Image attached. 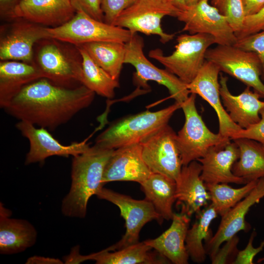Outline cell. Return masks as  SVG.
Wrapping results in <instances>:
<instances>
[{
	"instance_id": "obj_22",
	"label": "cell",
	"mask_w": 264,
	"mask_h": 264,
	"mask_svg": "<svg viewBox=\"0 0 264 264\" xmlns=\"http://www.w3.org/2000/svg\"><path fill=\"white\" fill-rule=\"evenodd\" d=\"M228 78L220 75V94L223 105L231 120L242 129H246L258 122L260 111L264 108L260 95L246 87L238 95H233L227 86Z\"/></svg>"
},
{
	"instance_id": "obj_3",
	"label": "cell",
	"mask_w": 264,
	"mask_h": 264,
	"mask_svg": "<svg viewBox=\"0 0 264 264\" xmlns=\"http://www.w3.org/2000/svg\"><path fill=\"white\" fill-rule=\"evenodd\" d=\"M180 104H174L155 111L146 110L129 115L110 124L96 138L99 147L115 150L133 144H141L168 125Z\"/></svg>"
},
{
	"instance_id": "obj_12",
	"label": "cell",
	"mask_w": 264,
	"mask_h": 264,
	"mask_svg": "<svg viewBox=\"0 0 264 264\" xmlns=\"http://www.w3.org/2000/svg\"><path fill=\"white\" fill-rule=\"evenodd\" d=\"M176 18L184 23L182 31L210 35L218 45H234L238 40L226 17L209 0H199L180 10Z\"/></svg>"
},
{
	"instance_id": "obj_25",
	"label": "cell",
	"mask_w": 264,
	"mask_h": 264,
	"mask_svg": "<svg viewBox=\"0 0 264 264\" xmlns=\"http://www.w3.org/2000/svg\"><path fill=\"white\" fill-rule=\"evenodd\" d=\"M44 74L36 64L17 61H1L0 63V106L5 105L26 85Z\"/></svg>"
},
{
	"instance_id": "obj_44",
	"label": "cell",
	"mask_w": 264,
	"mask_h": 264,
	"mask_svg": "<svg viewBox=\"0 0 264 264\" xmlns=\"http://www.w3.org/2000/svg\"><path fill=\"white\" fill-rule=\"evenodd\" d=\"M21 0H0L1 14L6 15Z\"/></svg>"
},
{
	"instance_id": "obj_9",
	"label": "cell",
	"mask_w": 264,
	"mask_h": 264,
	"mask_svg": "<svg viewBox=\"0 0 264 264\" xmlns=\"http://www.w3.org/2000/svg\"><path fill=\"white\" fill-rule=\"evenodd\" d=\"M205 60L215 64L220 72L252 88L261 97L264 98L261 64L255 53L235 45H217L207 50Z\"/></svg>"
},
{
	"instance_id": "obj_40",
	"label": "cell",
	"mask_w": 264,
	"mask_h": 264,
	"mask_svg": "<svg viewBox=\"0 0 264 264\" xmlns=\"http://www.w3.org/2000/svg\"><path fill=\"white\" fill-rule=\"evenodd\" d=\"M256 235L254 231L251 233L246 247L243 250L239 251L233 264H253V259L255 256L262 251L264 247V243L261 242L258 247L253 245V242Z\"/></svg>"
},
{
	"instance_id": "obj_32",
	"label": "cell",
	"mask_w": 264,
	"mask_h": 264,
	"mask_svg": "<svg viewBox=\"0 0 264 264\" xmlns=\"http://www.w3.org/2000/svg\"><path fill=\"white\" fill-rule=\"evenodd\" d=\"M258 180L250 181L238 188L228 183L205 184L210 196L211 204L218 215L222 217L251 191Z\"/></svg>"
},
{
	"instance_id": "obj_8",
	"label": "cell",
	"mask_w": 264,
	"mask_h": 264,
	"mask_svg": "<svg viewBox=\"0 0 264 264\" xmlns=\"http://www.w3.org/2000/svg\"><path fill=\"white\" fill-rule=\"evenodd\" d=\"M125 46L124 64H131L135 68L133 80L138 87L148 89L147 82L153 81L165 86L176 102L180 104L188 98L191 93L186 84L166 69L156 67L146 58L143 39L137 33L132 35Z\"/></svg>"
},
{
	"instance_id": "obj_31",
	"label": "cell",
	"mask_w": 264,
	"mask_h": 264,
	"mask_svg": "<svg viewBox=\"0 0 264 264\" xmlns=\"http://www.w3.org/2000/svg\"><path fill=\"white\" fill-rule=\"evenodd\" d=\"M76 47L82 57L80 83L102 97L108 99L114 97L115 89L120 86L119 81L114 79L97 65L84 48L79 46Z\"/></svg>"
},
{
	"instance_id": "obj_29",
	"label": "cell",
	"mask_w": 264,
	"mask_h": 264,
	"mask_svg": "<svg viewBox=\"0 0 264 264\" xmlns=\"http://www.w3.org/2000/svg\"><path fill=\"white\" fill-rule=\"evenodd\" d=\"M218 214L211 204L197 214V219L186 235L185 245L189 257L194 263L201 264L206 259V252L203 244L213 236L210 228Z\"/></svg>"
},
{
	"instance_id": "obj_43",
	"label": "cell",
	"mask_w": 264,
	"mask_h": 264,
	"mask_svg": "<svg viewBox=\"0 0 264 264\" xmlns=\"http://www.w3.org/2000/svg\"><path fill=\"white\" fill-rule=\"evenodd\" d=\"M25 264H62L63 262L59 259L34 256L29 258Z\"/></svg>"
},
{
	"instance_id": "obj_1",
	"label": "cell",
	"mask_w": 264,
	"mask_h": 264,
	"mask_svg": "<svg viewBox=\"0 0 264 264\" xmlns=\"http://www.w3.org/2000/svg\"><path fill=\"white\" fill-rule=\"evenodd\" d=\"M95 94L83 85L69 88L42 78L23 87L2 109L20 121L53 131L88 107Z\"/></svg>"
},
{
	"instance_id": "obj_37",
	"label": "cell",
	"mask_w": 264,
	"mask_h": 264,
	"mask_svg": "<svg viewBox=\"0 0 264 264\" xmlns=\"http://www.w3.org/2000/svg\"><path fill=\"white\" fill-rule=\"evenodd\" d=\"M76 11H82L91 18L104 22L102 9L103 0H70Z\"/></svg>"
},
{
	"instance_id": "obj_45",
	"label": "cell",
	"mask_w": 264,
	"mask_h": 264,
	"mask_svg": "<svg viewBox=\"0 0 264 264\" xmlns=\"http://www.w3.org/2000/svg\"><path fill=\"white\" fill-rule=\"evenodd\" d=\"M173 4L180 10L187 8L185 0H171Z\"/></svg>"
},
{
	"instance_id": "obj_14",
	"label": "cell",
	"mask_w": 264,
	"mask_h": 264,
	"mask_svg": "<svg viewBox=\"0 0 264 264\" xmlns=\"http://www.w3.org/2000/svg\"><path fill=\"white\" fill-rule=\"evenodd\" d=\"M16 128L29 142V150L27 153L25 164L42 163L48 157L60 156L68 157L85 152L90 147L87 143L88 139L80 142H73L68 145L60 143L47 131L24 121H19Z\"/></svg>"
},
{
	"instance_id": "obj_26",
	"label": "cell",
	"mask_w": 264,
	"mask_h": 264,
	"mask_svg": "<svg viewBox=\"0 0 264 264\" xmlns=\"http://www.w3.org/2000/svg\"><path fill=\"white\" fill-rule=\"evenodd\" d=\"M140 184L145 199L153 204L162 219L172 220L173 205L176 201V181L163 175L152 173Z\"/></svg>"
},
{
	"instance_id": "obj_11",
	"label": "cell",
	"mask_w": 264,
	"mask_h": 264,
	"mask_svg": "<svg viewBox=\"0 0 264 264\" xmlns=\"http://www.w3.org/2000/svg\"><path fill=\"white\" fill-rule=\"evenodd\" d=\"M51 39L41 47L37 56L36 65L44 78L66 87L72 82L80 83L82 57L78 49L71 48L58 40Z\"/></svg>"
},
{
	"instance_id": "obj_2",
	"label": "cell",
	"mask_w": 264,
	"mask_h": 264,
	"mask_svg": "<svg viewBox=\"0 0 264 264\" xmlns=\"http://www.w3.org/2000/svg\"><path fill=\"white\" fill-rule=\"evenodd\" d=\"M114 151L94 145L73 156L71 187L61 205L64 216L85 217L89 199L104 186L102 180L104 169Z\"/></svg>"
},
{
	"instance_id": "obj_33",
	"label": "cell",
	"mask_w": 264,
	"mask_h": 264,
	"mask_svg": "<svg viewBox=\"0 0 264 264\" xmlns=\"http://www.w3.org/2000/svg\"><path fill=\"white\" fill-rule=\"evenodd\" d=\"M211 3L226 17L237 36L246 17L242 0H211Z\"/></svg>"
},
{
	"instance_id": "obj_23",
	"label": "cell",
	"mask_w": 264,
	"mask_h": 264,
	"mask_svg": "<svg viewBox=\"0 0 264 264\" xmlns=\"http://www.w3.org/2000/svg\"><path fill=\"white\" fill-rule=\"evenodd\" d=\"M190 217L182 212L175 213L170 227L158 237L144 242L174 264H187L189 257L185 240Z\"/></svg>"
},
{
	"instance_id": "obj_38",
	"label": "cell",
	"mask_w": 264,
	"mask_h": 264,
	"mask_svg": "<svg viewBox=\"0 0 264 264\" xmlns=\"http://www.w3.org/2000/svg\"><path fill=\"white\" fill-rule=\"evenodd\" d=\"M260 120L246 129H242L231 137V140L246 138L258 141L264 145V108L260 111Z\"/></svg>"
},
{
	"instance_id": "obj_7",
	"label": "cell",
	"mask_w": 264,
	"mask_h": 264,
	"mask_svg": "<svg viewBox=\"0 0 264 264\" xmlns=\"http://www.w3.org/2000/svg\"><path fill=\"white\" fill-rule=\"evenodd\" d=\"M180 11L171 0H138L119 14L113 25L129 30L132 35L140 32L157 35L165 44L175 34L163 31L161 20L165 16L176 18Z\"/></svg>"
},
{
	"instance_id": "obj_15",
	"label": "cell",
	"mask_w": 264,
	"mask_h": 264,
	"mask_svg": "<svg viewBox=\"0 0 264 264\" xmlns=\"http://www.w3.org/2000/svg\"><path fill=\"white\" fill-rule=\"evenodd\" d=\"M220 72L215 64L205 61L195 78L187 85V87L191 93L198 95L213 108L219 121L218 133L231 139L242 128L231 120L223 105L219 79Z\"/></svg>"
},
{
	"instance_id": "obj_4",
	"label": "cell",
	"mask_w": 264,
	"mask_h": 264,
	"mask_svg": "<svg viewBox=\"0 0 264 264\" xmlns=\"http://www.w3.org/2000/svg\"><path fill=\"white\" fill-rule=\"evenodd\" d=\"M175 49L164 55L159 48L150 51L149 56L188 85L195 78L202 67L207 50L216 44L214 38L205 34H182L176 38Z\"/></svg>"
},
{
	"instance_id": "obj_49",
	"label": "cell",
	"mask_w": 264,
	"mask_h": 264,
	"mask_svg": "<svg viewBox=\"0 0 264 264\" xmlns=\"http://www.w3.org/2000/svg\"></svg>"
},
{
	"instance_id": "obj_47",
	"label": "cell",
	"mask_w": 264,
	"mask_h": 264,
	"mask_svg": "<svg viewBox=\"0 0 264 264\" xmlns=\"http://www.w3.org/2000/svg\"><path fill=\"white\" fill-rule=\"evenodd\" d=\"M257 262L258 263H263L264 264V257L263 258H260L259 259L258 261H257Z\"/></svg>"
},
{
	"instance_id": "obj_5",
	"label": "cell",
	"mask_w": 264,
	"mask_h": 264,
	"mask_svg": "<svg viewBox=\"0 0 264 264\" xmlns=\"http://www.w3.org/2000/svg\"><path fill=\"white\" fill-rule=\"evenodd\" d=\"M196 98V94L190 93L180 104L185 122L176 140L183 166L202 157L211 147L224 146L231 140L208 128L197 111Z\"/></svg>"
},
{
	"instance_id": "obj_48",
	"label": "cell",
	"mask_w": 264,
	"mask_h": 264,
	"mask_svg": "<svg viewBox=\"0 0 264 264\" xmlns=\"http://www.w3.org/2000/svg\"><path fill=\"white\" fill-rule=\"evenodd\" d=\"M262 242H263L264 243V240Z\"/></svg>"
},
{
	"instance_id": "obj_13",
	"label": "cell",
	"mask_w": 264,
	"mask_h": 264,
	"mask_svg": "<svg viewBox=\"0 0 264 264\" xmlns=\"http://www.w3.org/2000/svg\"><path fill=\"white\" fill-rule=\"evenodd\" d=\"M176 139V133L168 124L141 143L143 159L152 173L175 181L183 166Z\"/></svg>"
},
{
	"instance_id": "obj_6",
	"label": "cell",
	"mask_w": 264,
	"mask_h": 264,
	"mask_svg": "<svg viewBox=\"0 0 264 264\" xmlns=\"http://www.w3.org/2000/svg\"><path fill=\"white\" fill-rule=\"evenodd\" d=\"M48 39H52L75 46L99 42L126 43L132 34L128 29L96 20L82 11L64 24L46 27Z\"/></svg>"
},
{
	"instance_id": "obj_36",
	"label": "cell",
	"mask_w": 264,
	"mask_h": 264,
	"mask_svg": "<svg viewBox=\"0 0 264 264\" xmlns=\"http://www.w3.org/2000/svg\"><path fill=\"white\" fill-rule=\"evenodd\" d=\"M138 0H103L102 9L104 22L113 25L119 14Z\"/></svg>"
},
{
	"instance_id": "obj_24",
	"label": "cell",
	"mask_w": 264,
	"mask_h": 264,
	"mask_svg": "<svg viewBox=\"0 0 264 264\" xmlns=\"http://www.w3.org/2000/svg\"><path fill=\"white\" fill-rule=\"evenodd\" d=\"M9 211L0 204V253L12 255L25 251L36 242L34 226L23 219L10 218Z\"/></svg>"
},
{
	"instance_id": "obj_35",
	"label": "cell",
	"mask_w": 264,
	"mask_h": 264,
	"mask_svg": "<svg viewBox=\"0 0 264 264\" xmlns=\"http://www.w3.org/2000/svg\"><path fill=\"white\" fill-rule=\"evenodd\" d=\"M239 238L236 235L225 241L224 244L220 247L216 254L210 258L212 264H233L239 252L237 245Z\"/></svg>"
},
{
	"instance_id": "obj_28",
	"label": "cell",
	"mask_w": 264,
	"mask_h": 264,
	"mask_svg": "<svg viewBox=\"0 0 264 264\" xmlns=\"http://www.w3.org/2000/svg\"><path fill=\"white\" fill-rule=\"evenodd\" d=\"M144 241L138 242L111 252L110 247L97 252L94 259L97 264H154L171 262Z\"/></svg>"
},
{
	"instance_id": "obj_10",
	"label": "cell",
	"mask_w": 264,
	"mask_h": 264,
	"mask_svg": "<svg viewBox=\"0 0 264 264\" xmlns=\"http://www.w3.org/2000/svg\"><path fill=\"white\" fill-rule=\"evenodd\" d=\"M96 195L100 199L116 205L125 220L126 232L119 241L110 246L111 251L138 242L140 232L147 223L156 220L161 223L163 220L153 204L145 198L135 199L104 187Z\"/></svg>"
},
{
	"instance_id": "obj_16",
	"label": "cell",
	"mask_w": 264,
	"mask_h": 264,
	"mask_svg": "<svg viewBox=\"0 0 264 264\" xmlns=\"http://www.w3.org/2000/svg\"><path fill=\"white\" fill-rule=\"evenodd\" d=\"M75 13L70 0H21L6 15L56 27L69 21Z\"/></svg>"
},
{
	"instance_id": "obj_17",
	"label": "cell",
	"mask_w": 264,
	"mask_h": 264,
	"mask_svg": "<svg viewBox=\"0 0 264 264\" xmlns=\"http://www.w3.org/2000/svg\"><path fill=\"white\" fill-rule=\"evenodd\" d=\"M264 197V178L259 179L255 187L242 200L231 208L223 216L215 235L205 242L207 255L213 257L222 243L241 231L249 229L245 217L250 208Z\"/></svg>"
},
{
	"instance_id": "obj_46",
	"label": "cell",
	"mask_w": 264,
	"mask_h": 264,
	"mask_svg": "<svg viewBox=\"0 0 264 264\" xmlns=\"http://www.w3.org/2000/svg\"><path fill=\"white\" fill-rule=\"evenodd\" d=\"M199 0H185L186 4L187 7L190 6L196 3Z\"/></svg>"
},
{
	"instance_id": "obj_27",
	"label": "cell",
	"mask_w": 264,
	"mask_h": 264,
	"mask_svg": "<svg viewBox=\"0 0 264 264\" xmlns=\"http://www.w3.org/2000/svg\"><path fill=\"white\" fill-rule=\"evenodd\" d=\"M233 140L240 150L239 158L232 168L233 173L247 183L264 178V145L246 138Z\"/></svg>"
},
{
	"instance_id": "obj_21",
	"label": "cell",
	"mask_w": 264,
	"mask_h": 264,
	"mask_svg": "<svg viewBox=\"0 0 264 264\" xmlns=\"http://www.w3.org/2000/svg\"><path fill=\"white\" fill-rule=\"evenodd\" d=\"M45 28L29 22L14 24L0 39V60L30 63L34 44L39 40L48 39Z\"/></svg>"
},
{
	"instance_id": "obj_41",
	"label": "cell",
	"mask_w": 264,
	"mask_h": 264,
	"mask_svg": "<svg viewBox=\"0 0 264 264\" xmlns=\"http://www.w3.org/2000/svg\"><path fill=\"white\" fill-rule=\"evenodd\" d=\"M79 246H75L72 248L70 254L64 257L65 264H79L85 261L94 260L97 252L88 255H82L79 253Z\"/></svg>"
},
{
	"instance_id": "obj_34",
	"label": "cell",
	"mask_w": 264,
	"mask_h": 264,
	"mask_svg": "<svg viewBox=\"0 0 264 264\" xmlns=\"http://www.w3.org/2000/svg\"><path fill=\"white\" fill-rule=\"evenodd\" d=\"M242 49L255 53L261 64L262 80H264V30L238 38L235 45Z\"/></svg>"
},
{
	"instance_id": "obj_18",
	"label": "cell",
	"mask_w": 264,
	"mask_h": 264,
	"mask_svg": "<svg viewBox=\"0 0 264 264\" xmlns=\"http://www.w3.org/2000/svg\"><path fill=\"white\" fill-rule=\"evenodd\" d=\"M153 173L142 156L141 144L114 150L104 171L102 183L117 181H134L141 184Z\"/></svg>"
},
{
	"instance_id": "obj_39",
	"label": "cell",
	"mask_w": 264,
	"mask_h": 264,
	"mask_svg": "<svg viewBox=\"0 0 264 264\" xmlns=\"http://www.w3.org/2000/svg\"><path fill=\"white\" fill-rule=\"evenodd\" d=\"M264 30V6L257 13L246 16L242 28L237 35L241 38Z\"/></svg>"
},
{
	"instance_id": "obj_20",
	"label": "cell",
	"mask_w": 264,
	"mask_h": 264,
	"mask_svg": "<svg viewBox=\"0 0 264 264\" xmlns=\"http://www.w3.org/2000/svg\"><path fill=\"white\" fill-rule=\"evenodd\" d=\"M201 164L194 160L182 166L176 180V201L181 212L191 217L198 213L210 200L209 193L200 177Z\"/></svg>"
},
{
	"instance_id": "obj_19",
	"label": "cell",
	"mask_w": 264,
	"mask_h": 264,
	"mask_svg": "<svg viewBox=\"0 0 264 264\" xmlns=\"http://www.w3.org/2000/svg\"><path fill=\"white\" fill-rule=\"evenodd\" d=\"M239 156V148L234 141L210 148L202 157L197 160L202 166L200 177L204 183L246 184L243 178L235 176L232 171Z\"/></svg>"
},
{
	"instance_id": "obj_42",
	"label": "cell",
	"mask_w": 264,
	"mask_h": 264,
	"mask_svg": "<svg viewBox=\"0 0 264 264\" xmlns=\"http://www.w3.org/2000/svg\"><path fill=\"white\" fill-rule=\"evenodd\" d=\"M245 16L254 15L264 6V0H242Z\"/></svg>"
},
{
	"instance_id": "obj_30",
	"label": "cell",
	"mask_w": 264,
	"mask_h": 264,
	"mask_svg": "<svg viewBox=\"0 0 264 264\" xmlns=\"http://www.w3.org/2000/svg\"><path fill=\"white\" fill-rule=\"evenodd\" d=\"M93 61L114 79L119 81L125 57L124 43L99 42L80 45Z\"/></svg>"
}]
</instances>
